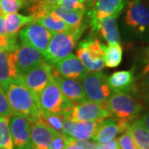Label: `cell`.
Here are the masks:
<instances>
[{
    "mask_svg": "<svg viewBox=\"0 0 149 149\" xmlns=\"http://www.w3.org/2000/svg\"><path fill=\"white\" fill-rule=\"evenodd\" d=\"M117 140L119 149H139L128 129L123 132Z\"/></svg>",
    "mask_w": 149,
    "mask_h": 149,
    "instance_id": "obj_34",
    "label": "cell"
},
{
    "mask_svg": "<svg viewBox=\"0 0 149 149\" xmlns=\"http://www.w3.org/2000/svg\"><path fill=\"white\" fill-rule=\"evenodd\" d=\"M12 140L14 149H32L31 139V123L20 115H13L8 118Z\"/></svg>",
    "mask_w": 149,
    "mask_h": 149,
    "instance_id": "obj_12",
    "label": "cell"
},
{
    "mask_svg": "<svg viewBox=\"0 0 149 149\" xmlns=\"http://www.w3.org/2000/svg\"><path fill=\"white\" fill-rule=\"evenodd\" d=\"M34 22L32 16H25L17 13L4 15V24L6 31L9 36H17L18 32L25 26Z\"/></svg>",
    "mask_w": 149,
    "mask_h": 149,
    "instance_id": "obj_22",
    "label": "cell"
},
{
    "mask_svg": "<svg viewBox=\"0 0 149 149\" xmlns=\"http://www.w3.org/2000/svg\"><path fill=\"white\" fill-rule=\"evenodd\" d=\"M52 34L53 32H50L42 25L33 22L21 29L17 36L22 44L36 48L44 54Z\"/></svg>",
    "mask_w": 149,
    "mask_h": 149,
    "instance_id": "obj_8",
    "label": "cell"
},
{
    "mask_svg": "<svg viewBox=\"0 0 149 149\" xmlns=\"http://www.w3.org/2000/svg\"><path fill=\"white\" fill-rule=\"evenodd\" d=\"M87 26L72 28L69 32H53L48 47L43 54L45 61L54 66L73 52Z\"/></svg>",
    "mask_w": 149,
    "mask_h": 149,
    "instance_id": "obj_3",
    "label": "cell"
},
{
    "mask_svg": "<svg viewBox=\"0 0 149 149\" xmlns=\"http://www.w3.org/2000/svg\"><path fill=\"white\" fill-rule=\"evenodd\" d=\"M19 79L15 51L0 52V87L5 93L11 83Z\"/></svg>",
    "mask_w": 149,
    "mask_h": 149,
    "instance_id": "obj_16",
    "label": "cell"
},
{
    "mask_svg": "<svg viewBox=\"0 0 149 149\" xmlns=\"http://www.w3.org/2000/svg\"><path fill=\"white\" fill-rule=\"evenodd\" d=\"M52 79L57 84L63 95L74 104H80L87 100L80 81L61 76L57 73L54 66Z\"/></svg>",
    "mask_w": 149,
    "mask_h": 149,
    "instance_id": "obj_18",
    "label": "cell"
},
{
    "mask_svg": "<svg viewBox=\"0 0 149 149\" xmlns=\"http://www.w3.org/2000/svg\"><path fill=\"white\" fill-rule=\"evenodd\" d=\"M15 56L17 68L20 76L45 61L44 56L41 52L25 44L19 45L15 51Z\"/></svg>",
    "mask_w": 149,
    "mask_h": 149,
    "instance_id": "obj_13",
    "label": "cell"
},
{
    "mask_svg": "<svg viewBox=\"0 0 149 149\" xmlns=\"http://www.w3.org/2000/svg\"><path fill=\"white\" fill-rule=\"evenodd\" d=\"M100 149H119L118 140L116 139H114L106 143L100 144Z\"/></svg>",
    "mask_w": 149,
    "mask_h": 149,
    "instance_id": "obj_38",
    "label": "cell"
},
{
    "mask_svg": "<svg viewBox=\"0 0 149 149\" xmlns=\"http://www.w3.org/2000/svg\"><path fill=\"white\" fill-rule=\"evenodd\" d=\"M19 47L17 36H3L0 35V52L16 51Z\"/></svg>",
    "mask_w": 149,
    "mask_h": 149,
    "instance_id": "obj_33",
    "label": "cell"
},
{
    "mask_svg": "<svg viewBox=\"0 0 149 149\" xmlns=\"http://www.w3.org/2000/svg\"><path fill=\"white\" fill-rule=\"evenodd\" d=\"M136 85L139 99L149 107V61L146 62L139 79H136Z\"/></svg>",
    "mask_w": 149,
    "mask_h": 149,
    "instance_id": "obj_26",
    "label": "cell"
},
{
    "mask_svg": "<svg viewBox=\"0 0 149 149\" xmlns=\"http://www.w3.org/2000/svg\"><path fill=\"white\" fill-rule=\"evenodd\" d=\"M60 0H30L26 7L30 13V16L34 17V20L44 14L47 11L55 5H57Z\"/></svg>",
    "mask_w": 149,
    "mask_h": 149,
    "instance_id": "obj_28",
    "label": "cell"
},
{
    "mask_svg": "<svg viewBox=\"0 0 149 149\" xmlns=\"http://www.w3.org/2000/svg\"><path fill=\"white\" fill-rule=\"evenodd\" d=\"M130 122V121H129ZM128 121L105 118L99 123L92 140L100 144L106 143L114 139L118 133H123L128 129Z\"/></svg>",
    "mask_w": 149,
    "mask_h": 149,
    "instance_id": "obj_14",
    "label": "cell"
},
{
    "mask_svg": "<svg viewBox=\"0 0 149 149\" xmlns=\"http://www.w3.org/2000/svg\"><path fill=\"white\" fill-rule=\"evenodd\" d=\"M123 29L132 38L149 40V5L143 0L128 1L123 17Z\"/></svg>",
    "mask_w": 149,
    "mask_h": 149,
    "instance_id": "obj_2",
    "label": "cell"
},
{
    "mask_svg": "<svg viewBox=\"0 0 149 149\" xmlns=\"http://www.w3.org/2000/svg\"><path fill=\"white\" fill-rule=\"evenodd\" d=\"M34 22L42 25L52 32H69L72 29L67 24H65L58 16L49 11L37 17Z\"/></svg>",
    "mask_w": 149,
    "mask_h": 149,
    "instance_id": "obj_24",
    "label": "cell"
},
{
    "mask_svg": "<svg viewBox=\"0 0 149 149\" xmlns=\"http://www.w3.org/2000/svg\"><path fill=\"white\" fill-rule=\"evenodd\" d=\"M123 49L119 43L107 47L104 56V65L109 68H115L122 62Z\"/></svg>",
    "mask_w": 149,
    "mask_h": 149,
    "instance_id": "obj_27",
    "label": "cell"
},
{
    "mask_svg": "<svg viewBox=\"0 0 149 149\" xmlns=\"http://www.w3.org/2000/svg\"><path fill=\"white\" fill-rule=\"evenodd\" d=\"M85 0H60L57 5L66 10L87 13L88 8Z\"/></svg>",
    "mask_w": 149,
    "mask_h": 149,
    "instance_id": "obj_32",
    "label": "cell"
},
{
    "mask_svg": "<svg viewBox=\"0 0 149 149\" xmlns=\"http://www.w3.org/2000/svg\"><path fill=\"white\" fill-rule=\"evenodd\" d=\"M148 1H149V0H148Z\"/></svg>",
    "mask_w": 149,
    "mask_h": 149,
    "instance_id": "obj_48",
    "label": "cell"
},
{
    "mask_svg": "<svg viewBox=\"0 0 149 149\" xmlns=\"http://www.w3.org/2000/svg\"><path fill=\"white\" fill-rule=\"evenodd\" d=\"M64 149H83L81 147H80L78 144H76V143L74 142V139H72L71 141H70L69 143H67V145L65 146V148Z\"/></svg>",
    "mask_w": 149,
    "mask_h": 149,
    "instance_id": "obj_41",
    "label": "cell"
},
{
    "mask_svg": "<svg viewBox=\"0 0 149 149\" xmlns=\"http://www.w3.org/2000/svg\"><path fill=\"white\" fill-rule=\"evenodd\" d=\"M112 93H127L139 98L136 79L133 70H120L108 77Z\"/></svg>",
    "mask_w": 149,
    "mask_h": 149,
    "instance_id": "obj_17",
    "label": "cell"
},
{
    "mask_svg": "<svg viewBox=\"0 0 149 149\" xmlns=\"http://www.w3.org/2000/svg\"><path fill=\"white\" fill-rule=\"evenodd\" d=\"M118 17L111 16L99 21L89 22L92 34L102 37L109 45L119 43L120 34L117 22Z\"/></svg>",
    "mask_w": 149,
    "mask_h": 149,
    "instance_id": "obj_15",
    "label": "cell"
},
{
    "mask_svg": "<svg viewBox=\"0 0 149 149\" xmlns=\"http://www.w3.org/2000/svg\"><path fill=\"white\" fill-rule=\"evenodd\" d=\"M85 1L86 3H91V0H85Z\"/></svg>",
    "mask_w": 149,
    "mask_h": 149,
    "instance_id": "obj_44",
    "label": "cell"
},
{
    "mask_svg": "<svg viewBox=\"0 0 149 149\" xmlns=\"http://www.w3.org/2000/svg\"><path fill=\"white\" fill-rule=\"evenodd\" d=\"M139 118H140V120L143 123L144 127L149 131V107L147 110L143 112V113L141 114V116H140Z\"/></svg>",
    "mask_w": 149,
    "mask_h": 149,
    "instance_id": "obj_39",
    "label": "cell"
},
{
    "mask_svg": "<svg viewBox=\"0 0 149 149\" xmlns=\"http://www.w3.org/2000/svg\"><path fill=\"white\" fill-rule=\"evenodd\" d=\"M146 56H147V59H146V61H149V46H148V47L147 48V50H146Z\"/></svg>",
    "mask_w": 149,
    "mask_h": 149,
    "instance_id": "obj_42",
    "label": "cell"
},
{
    "mask_svg": "<svg viewBox=\"0 0 149 149\" xmlns=\"http://www.w3.org/2000/svg\"><path fill=\"white\" fill-rule=\"evenodd\" d=\"M47 11L55 13L71 28H78L83 26H88L89 24V22L85 21V17L86 13L85 12L66 10L58 5H55L50 8Z\"/></svg>",
    "mask_w": 149,
    "mask_h": 149,
    "instance_id": "obj_21",
    "label": "cell"
},
{
    "mask_svg": "<svg viewBox=\"0 0 149 149\" xmlns=\"http://www.w3.org/2000/svg\"><path fill=\"white\" fill-rule=\"evenodd\" d=\"M0 35L3 36H8L6 31L5 24H4V16L0 17Z\"/></svg>",
    "mask_w": 149,
    "mask_h": 149,
    "instance_id": "obj_40",
    "label": "cell"
},
{
    "mask_svg": "<svg viewBox=\"0 0 149 149\" xmlns=\"http://www.w3.org/2000/svg\"><path fill=\"white\" fill-rule=\"evenodd\" d=\"M59 74L65 78L81 81L88 73L80 59L74 54H70L54 65Z\"/></svg>",
    "mask_w": 149,
    "mask_h": 149,
    "instance_id": "obj_19",
    "label": "cell"
},
{
    "mask_svg": "<svg viewBox=\"0 0 149 149\" xmlns=\"http://www.w3.org/2000/svg\"><path fill=\"white\" fill-rule=\"evenodd\" d=\"M41 120L45 123L48 127L56 132L62 133L63 132V123H64V115H56L46 113H42Z\"/></svg>",
    "mask_w": 149,
    "mask_h": 149,
    "instance_id": "obj_30",
    "label": "cell"
},
{
    "mask_svg": "<svg viewBox=\"0 0 149 149\" xmlns=\"http://www.w3.org/2000/svg\"><path fill=\"white\" fill-rule=\"evenodd\" d=\"M13 115L26 118L30 123L41 120L42 111L37 99L22 81L11 83L5 92Z\"/></svg>",
    "mask_w": 149,
    "mask_h": 149,
    "instance_id": "obj_1",
    "label": "cell"
},
{
    "mask_svg": "<svg viewBox=\"0 0 149 149\" xmlns=\"http://www.w3.org/2000/svg\"><path fill=\"white\" fill-rule=\"evenodd\" d=\"M128 0H92L86 15L88 22L99 21L108 17H118L125 8Z\"/></svg>",
    "mask_w": 149,
    "mask_h": 149,
    "instance_id": "obj_11",
    "label": "cell"
},
{
    "mask_svg": "<svg viewBox=\"0 0 149 149\" xmlns=\"http://www.w3.org/2000/svg\"><path fill=\"white\" fill-rule=\"evenodd\" d=\"M52 128L42 120L31 123L32 149H52Z\"/></svg>",
    "mask_w": 149,
    "mask_h": 149,
    "instance_id": "obj_20",
    "label": "cell"
},
{
    "mask_svg": "<svg viewBox=\"0 0 149 149\" xmlns=\"http://www.w3.org/2000/svg\"><path fill=\"white\" fill-rule=\"evenodd\" d=\"M74 142L83 149H99L100 145L96 142H88L87 140H74Z\"/></svg>",
    "mask_w": 149,
    "mask_h": 149,
    "instance_id": "obj_37",
    "label": "cell"
},
{
    "mask_svg": "<svg viewBox=\"0 0 149 149\" xmlns=\"http://www.w3.org/2000/svg\"><path fill=\"white\" fill-rule=\"evenodd\" d=\"M65 117L75 122H101L105 118H111V114L104 106L95 102L85 100L80 104H74L71 110Z\"/></svg>",
    "mask_w": 149,
    "mask_h": 149,
    "instance_id": "obj_10",
    "label": "cell"
},
{
    "mask_svg": "<svg viewBox=\"0 0 149 149\" xmlns=\"http://www.w3.org/2000/svg\"><path fill=\"white\" fill-rule=\"evenodd\" d=\"M52 71L53 66L43 61L27 73L21 75L20 78L22 83L37 99L40 93L52 80Z\"/></svg>",
    "mask_w": 149,
    "mask_h": 149,
    "instance_id": "obj_9",
    "label": "cell"
},
{
    "mask_svg": "<svg viewBox=\"0 0 149 149\" xmlns=\"http://www.w3.org/2000/svg\"><path fill=\"white\" fill-rule=\"evenodd\" d=\"M29 1L30 0H0V7L5 15L17 13L20 9L27 7Z\"/></svg>",
    "mask_w": 149,
    "mask_h": 149,
    "instance_id": "obj_31",
    "label": "cell"
},
{
    "mask_svg": "<svg viewBox=\"0 0 149 149\" xmlns=\"http://www.w3.org/2000/svg\"><path fill=\"white\" fill-rule=\"evenodd\" d=\"M100 122L85 121L75 122L70 138L74 140H88L91 139L95 133L96 129Z\"/></svg>",
    "mask_w": 149,
    "mask_h": 149,
    "instance_id": "obj_25",
    "label": "cell"
},
{
    "mask_svg": "<svg viewBox=\"0 0 149 149\" xmlns=\"http://www.w3.org/2000/svg\"><path fill=\"white\" fill-rule=\"evenodd\" d=\"M0 147L5 149H14L12 140L8 118L0 116Z\"/></svg>",
    "mask_w": 149,
    "mask_h": 149,
    "instance_id": "obj_29",
    "label": "cell"
},
{
    "mask_svg": "<svg viewBox=\"0 0 149 149\" xmlns=\"http://www.w3.org/2000/svg\"><path fill=\"white\" fill-rule=\"evenodd\" d=\"M52 149H64L67 143L73 139H68L63 134L52 129Z\"/></svg>",
    "mask_w": 149,
    "mask_h": 149,
    "instance_id": "obj_35",
    "label": "cell"
},
{
    "mask_svg": "<svg viewBox=\"0 0 149 149\" xmlns=\"http://www.w3.org/2000/svg\"><path fill=\"white\" fill-rule=\"evenodd\" d=\"M128 131L133 136L139 149H149V131L144 127L139 118L128 123Z\"/></svg>",
    "mask_w": 149,
    "mask_h": 149,
    "instance_id": "obj_23",
    "label": "cell"
},
{
    "mask_svg": "<svg viewBox=\"0 0 149 149\" xmlns=\"http://www.w3.org/2000/svg\"><path fill=\"white\" fill-rule=\"evenodd\" d=\"M80 83L88 100L104 107L112 94L105 74L100 71L88 72Z\"/></svg>",
    "mask_w": 149,
    "mask_h": 149,
    "instance_id": "obj_7",
    "label": "cell"
},
{
    "mask_svg": "<svg viewBox=\"0 0 149 149\" xmlns=\"http://www.w3.org/2000/svg\"><path fill=\"white\" fill-rule=\"evenodd\" d=\"M0 149H5V148H2V147H0Z\"/></svg>",
    "mask_w": 149,
    "mask_h": 149,
    "instance_id": "obj_45",
    "label": "cell"
},
{
    "mask_svg": "<svg viewBox=\"0 0 149 149\" xmlns=\"http://www.w3.org/2000/svg\"><path fill=\"white\" fill-rule=\"evenodd\" d=\"M99 149H100V148H99Z\"/></svg>",
    "mask_w": 149,
    "mask_h": 149,
    "instance_id": "obj_47",
    "label": "cell"
},
{
    "mask_svg": "<svg viewBox=\"0 0 149 149\" xmlns=\"http://www.w3.org/2000/svg\"><path fill=\"white\" fill-rule=\"evenodd\" d=\"M0 116L8 118L13 116V112L9 105L8 98L1 87H0Z\"/></svg>",
    "mask_w": 149,
    "mask_h": 149,
    "instance_id": "obj_36",
    "label": "cell"
},
{
    "mask_svg": "<svg viewBox=\"0 0 149 149\" xmlns=\"http://www.w3.org/2000/svg\"><path fill=\"white\" fill-rule=\"evenodd\" d=\"M42 113L66 116L74 104L66 99L52 78L37 98Z\"/></svg>",
    "mask_w": 149,
    "mask_h": 149,
    "instance_id": "obj_5",
    "label": "cell"
},
{
    "mask_svg": "<svg viewBox=\"0 0 149 149\" xmlns=\"http://www.w3.org/2000/svg\"><path fill=\"white\" fill-rule=\"evenodd\" d=\"M107 46L95 37L81 41L78 45L77 57L89 72L101 71L104 68V56Z\"/></svg>",
    "mask_w": 149,
    "mask_h": 149,
    "instance_id": "obj_6",
    "label": "cell"
},
{
    "mask_svg": "<svg viewBox=\"0 0 149 149\" xmlns=\"http://www.w3.org/2000/svg\"><path fill=\"white\" fill-rule=\"evenodd\" d=\"M104 108L113 118L128 122L139 118L144 111L143 103L127 93H112Z\"/></svg>",
    "mask_w": 149,
    "mask_h": 149,
    "instance_id": "obj_4",
    "label": "cell"
},
{
    "mask_svg": "<svg viewBox=\"0 0 149 149\" xmlns=\"http://www.w3.org/2000/svg\"><path fill=\"white\" fill-rule=\"evenodd\" d=\"M91 1H92V0H91Z\"/></svg>",
    "mask_w": 149,
    "mask_h": 149,
    "instance_id": "obj_46",
    "label": "cell"
},
{
    "mask_svg": "<svg viewBox=\"0 0 149 149\" xmlns=\"http://www.w3.org/2000/svg\"><path fill=\"white\" fill-rule=\"evenodd\" d=\"M2 16H4V13H3V12L2 10V8H1V7H0V17Z\"/></svg>",
    "mask_w": 149,
    "mask_h": 149,
    "instance_id": "obj_43",
    "label": "cell"
}]
</instances>
